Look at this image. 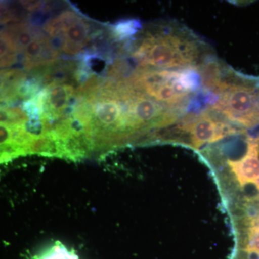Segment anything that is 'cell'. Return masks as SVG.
Listing matches in <instances>:
<instances>
[{"label":"cell","mask_w":259,"mask_h":259,"mask_svg":"<svg viewBox=\"0 0 259 259\" xmlns=\"http://www.w3.org/2000/svg\"><path fill=\"white\" fill-rule=\"evenodd\" d=\"M20 3L25 10L29 11L35 12L44 8V4L40 1H22Z\"/></svg>","instance_id":"52a82bcc"},{"label":"cell","mask_w":259,"mask_h":259,"mask_svg":"<svg viewBox=\"0 0 259 259\" xmlns=\"http://www.w3.org/2000/svg\"><path fill=\"white\" fill-rule=\"evenodd\" d=\"M19 52L14 39L6 30L1 32V67L6 68L15 64Z\"/></svg>","instance_id":"5b68a950"},{"label":"cell","mask_w":259,"mask_h":259,"mask_svg":"<svg viewBox=\"0 0 259 259\" xmlns=\"http://www.w3.org/2000/svg\"><path fill=\"white\" fill-rule=\"evenodd\" d=\"M212 93L217 100L209 109L238 127H259V76L238 74L226 66L222 81Z\"/></svg>","instance_id":"3957f363"},{"label":"cell","mask_w":259,"mask_h":259,"mask_svg":"<svg viewBox=\"0 0 259 259\" xmlns=\"http://www.w3.org/2000/svg\"><path fill=\"white\" fill-rule=\"evenodd\" d=\"M206 44L180 25H161L146 32L132 56L139 66L164 70L197 68L209 55Z\"/></svg>","instance_id":"6da1fadb"},{"label":"cell","mask_w":259,"mask_h":259,"mask_svg":"<svg viewBox=\"0 0 259 259\" xmlns=\"http://www.w3.org/2000/svg\"><path fill=\"white\" fill-rule=\"evenodd\" d=\"M126 80L163 106L183 114L188 113L192 99L203 90L197 68L157 70L138 66Z\"/></svg>","instance_id":"7a4b0ae2"},{"label":"cell","mask_w":259,"mask_h":259,"mask_svg":"<svg viewBox=\"0 0 259 259\" xmlns=\"http://www.w3.org/2000/svg\"><path fill=\"white\" fill-rule=\"evenodd\" d=\"M59 17L61 32L51 40L65 54L76 55L90 41V23L71 10L63 12Z\"/></svg>","instance_id":"277c9868"},{"label":"cell","mask_w":259,"mask_h":259,"mask_svg":"<svg viewBox=\"0 0 259 259\" xmlns=\"http://www.w3.org/2000/svg\"><path fill=\"white\" fill-rule=\"evenodd\" d=\"M142 28L141 22L136 19L120 20L112 25L111 31L115 39L118 40L134 36Z\"/></svg>","instance_id":"8992f818"}]
</instances>
